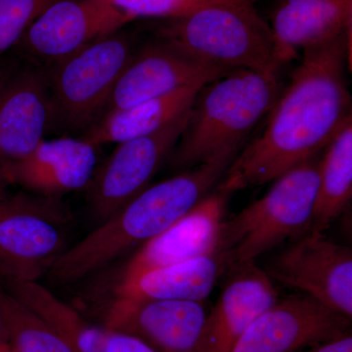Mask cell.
<instances>
[{"mask_svg": "<svg viewBox=\"0 0 352 352\" xmlns=\"http://www.w3.org/2000/svg\"><path fill=\"white\" fill-rule=\"evenodd\" d=\"M98 148L80 136L43 139L27 157L0 173V188L15 185L56 199L87 188L97 170Z\"/></svg>", "mask_w": 352, "mask_h": 352, "instance_id": "cell-15", "label": "cell"}, {"mask_svg": "<svg viewBox=\"0 0 352 352\" xmlns=\"http://www.w3.org/2000/svg\"><path fill=\"white\" fill-rule=\"evenodd\" d=\"M154 36L222 68L281 72L270 24L252 0L208 6L185 17L164 21Z\"/></svg>", "mask_w": 352, "mask_h": 352, "instance_id": "cell-5", "label": "cell"}, {"mask_svg": "<svg viewBox=\"0 0 352 352\" xmlns=\"http://www.w3.org/2000/svg\"><path fill=\"white\" fill-rule=\"evenodd\" d=\"M351 32L303 51L264 126L227 168L217 189L233 194L273 182L323 152L352 119L346 80Z\"/></svg>", "mask_w": 352, "mask_h": 352, "instance_id": "cell-1", "label": "cell"}, {"mask_svg": "<svg viewBox=\"0 0 352 352\" xmlns=\"http://www.w3.org/2000/svg\"><path fill=\"white\" fill-rule=\"evenodd\" d=\"M351 333V318L302 294L259 315L231 352H296Z\"/></svg>", "mask_w": 352, "mask_h": 352, "instance_id": "cell-12", "label": "cell"}, {"mask_svg": "<svg viewBox=\"0 0 352 352\" xmlns=\"http://www.w3.org/2000/svg\"><path fill=\"white\" fill-rule=\"evenodd\" d=\"M280 73L234 69L201 88L166 163L183 171L205 164H232L276 102Z\"/></svg>", "mask_w": 352, "mask_h": 352, "instance_id": "cell-3", "label": "cell"}, {"mask_svg": "<svg viewBox=\"0 0 352 352\" xmlns=\"http://www.w3.org/2000/svg\"><path fill=\"white\" fill-rule=\"evenodd\" d=\"M19 64L20 62L12 58L0 56V95Z\"/></svg>", "mask_w": 352, "mask_h": 352, "instance_id": "cell-27", "label": "cell"}, {"mask_svg": "<svg viewBox=\"0 0 352 352\" xmlns=\"http://www.w3.org/2000/svg\"><path fill=\"white\" fill-rule=\"evenodd\" d=\"M226 273L217 254L147 271L113 285V298L205 302Z\"/></svg>", "mask_w": 352, "mask_h": 352, "instance_id": "cell-20", "label": "cell"}, {"mask_svg": "<svg viewBox=\"0 0 352 352\" xmlns=\"http://www.w3.org/2000/svg\"><path fill=\"white\" fill-rule=\"evenodd\" d=\"M132 22L105 0H58L14 48L25 62L47 68Z\"/></svg>", "mask_w": 352, "mask_h": 352, "instance_id": "cell-8", "label": "cell"}, {"mask_svg": "<svg viewBox=\"0 0 352 352\" xmlns=\"http://www.w3.org/2000/svg\"><path fill=\"white\" fill-rule=\"evenodd\" d=\"M232 71L197 59L154 36L138 44L113 87L106 112L131 107L180 88L203 87Z\"/></svg>", "mask_w": 352, "mask_h": 352, "instance_id": "cell-11", "label": "cell"}, {"mask_svg": "<svg viewBox=\"0 0 352 352\" xmlns=\"http://www.w3.org/2000/svg\"><path fill=\"white\" fill-rule=\"evenodd\" d=\"M296 352H352V336L351 333Z\"/></svg>", "mask_w": 352, "mask_h": 352, "instance_id": "cell-26", "label": "cell"}, {"mask_svg": "<svg viewBox=\"0 0 352 352\" xmlns=\"http://www.w3.org/2000/svg\"><path fill=\"white\" fill-rule=\"evenodd\" d=\"M229 166L201 164L149 185L80 242L69 245L50 274L63 283L75 282L138 249L203 200L217 186Z\"/></svg>", "mask_w": 352, "mask_h": 352, "instance_id": "cell-2", "label": "cell"}, {"mask_svg": "<svg viewBox=\"0 0 352 352\" xmlns=\"http://www.w3.org/2000/svg\"><path fill=\"white\" fill-rule=\"evenodd\" d=\"M72 217L61 199L0 192V277L38 282L69 249Z\"/></svg>", "mask_w": 352, "mask_h": 352, "instance_id": "cell-7", "label": "cell"}, {"mask_svg": "<svg viewBox=\"0 0 352 352\" xmlns=\"http://www.w3.org/2000/svg\"><path fill=\"white\" fill-rule=\"evenodd\" d=\"M230 195L215 187L182 219L139 247L116 273L113 285L147 271L215 254Z\"/></svg>", "mask_w": 352, "mask_h": 352, "instance_id": "cell-14", "label": "cell"}, {"mask_svg": "<svg viewBox=\"0 0 352 352\" xmlns=\"http://www.w3.org/2000/svg\"><path fill=\"white\" fill-rule=\"evenodd\" d=\"M58 0H0V56L19 43L30 25Z\"/></svg>", "mask_w": 352, "mask_h": 352, "instance_id": "cell-25", "label": "cell"}, {"mask_svg": "<svg viewBox=\"0 0 352 352\" xmlns=\"http://www.w3.org/2000/svg\"><path fill=\"white\" fill-rule=\"evenodd\" d=\"M322 153L278 176L261 199L224 220L214 254L226 272L254 263L285 241L307 233L311 222Z\"/></svg>", "mask_w": 352, "mask_h": 352, "instance_id": "cell-4", "label": "cell"}, {"mask_svg": "<svg viewBox=\"0 0 352 352\" xmlns=\"http://www.w3.org/2000/svg\"><path fill=\"white\" fill-rule=\"evenodd\" d=\"M189 112L156 133L119 143L105 163L97 168L85 189L88 206L99 223L151 185L177 144Z\"/></svg>", "mask_w": 352, "mask_h": 352, "instance_id": "cell-9", "label": "cell"}, {"mask_svg": "<svg viewBox=\"0 0 352 352\" xmlns=\"http://www.w3.org/2000/svg\"><path fill=\"white\" fill-rule=\"evenodd\" d=\"M1 283L61 333L75 352H157L134 336L88 320L39 282Z\"/></svg>", "mask_w": 352, "mask_h": 352, "instance_id": "cell-19", "label": "cell"}, {"mask_svg": "<svg viewBox=\"0 0 352 352\" xmlns=\"http://www.w3.org/2000/svg\"><path fill=\"white\" fill-rule=\"evenodd\" d=\"M132 21L141 18L178 19L205 7L230 4L242 0H105Z\"/></svg>", "mask_w": 352, "mask_h": 352, "instance_id": "cell-24", "label": "cell"}, {"mask_svg": "<svg viewBox=\"0 0 352 352\" xmlns=\"http://www.w3.org/2000/svg\"><path fill=\"white\" fill-rule=\"evenodd\" d=\"M0 316L17 352H75L66 339L0 282Z\"/></svg>", "mask_w": 352, "mask_h": 352, "instance_id": "cell-23", "label": "cell"}, {"mask_svg": "<svg viewBox=\"0 0 352 352\" xmlns=\"http://www.w3.org/2000/svg\"><path fill=\"white\" fill-rule=\"evenodd\" d=\"M266 274L352 318V252L323 233L307 232L268 259Z\"/></svg>", "mask_w": 352, "mask_h": 352, "instance_id": "cell-10", "label": "cell"}, {"mask_svg": "<svg viewBox=\"0 0 352 352\" xmlns=\"http://www.w3.org/2000/svg\"><path fill=\"white\" fill-rule=\"evenodd\" d=\"M281 68L352 31V0H278L270 23Z\"/></svg>", "mask_w": 352, "mask_h": 352, "instance_id": "cell-18", "label": "cell"}, {"mask_svg": "<svg viewBox=\"0 0 352 352\" xmlns=\"http://www.w3.org/2000/svg\"><path fill=\"white\" fill-rule=\"evenodd\" d=\"M126 28L44 68L52 108L51 131L82 135L106 112L113 87L139 44Z\"/></svg>", "mask_w": 352, "mask_h": 352, "instance_id": "cell-6", "label": "cell"}, {"mask_svg": "<svg viewBox=\"0 0 352 352\" xmlns=\"http://www.w3.org/2000/svg\"><path fill=\"white\" fill-rule=\"evenodd\" d=\"M0 352H17L9 342L0 347Z\"/></svg>", "mask_w": 352, "mask_h": 352, "instance_id": "cell-29", "label": "cell"}, {"mask_svg": "<svg viewBox=\"0 0 352 352\" xmlns=\"http://www.w3.org/2000/svg\"><path fill=\"white\" fill-rule=\"evenodd\" d=\"M52 127L45 71L20 63L0 95V173L27 157Z\"/></svg>", "mask_w": 352, "mask_h": 352, "instance_id": "cell-16", "label": "cell"}, {"mask_svg": "<svg viewBox=\"0 0 352 352\" xmlns=\"http://www.w3.org/2000/svg\"><path fill=\"white\" fill-rule=\"evenodd\" d=\"M201 88H180L131 107L108 111L80 138L101 147L151 135L188 112Z\"/></svg>", "mask_w": 352, "mask_h": 352, "instance_id": "cell-21", "label": "cell"}, {"mask_svg": "<svg viewBox=\"0 0 352 352\" xmlns=\"http://www.w3.org/2000/svg\"><path fill=\"white\" fill-rule=\"evenodd\" d=\"M226 273L217 303L208 312L198 352H231L252 322L280 300L273 280L254 263Z\"/></svg>", "mask_w": 352, "mask_h": 352, "instance_id": "cell-17", "label": "cell"}, {"mask_svg": "<svg viewBox=\"0 0 352 352\" xmlns=\"http://www.w3.org/2000/svg\"><path fill=\"white\" fill-rule=\"evenodd\" d=\"M7 342H9L8 335H7L4 322L2 320L1 316H0V347L7 344Z\"/></svg>", "mask_w": 352, "mask_h": 352, "instance_id": "cell-28", "label": "cell"}, {"mask_svg": "<svg viewBox=\"0 0 352 352\" xmlns=\"http://www.w3.org/2000/svg\"><path fill=\"white\" fill-rule=\"evenodd\" d=\"M352 198V119L322 152L314 214L307 232L324 233Z\"/></svg>", "mask_w": 352, "mask_h": 352, "instance_id": "cell-22", "label": "cell"}, {"mask_svg": "<svg viewBox=\"0 0 352 352\" xmlns=\"http://www.w3.org/2000/svg\"><path fill=\"white\" fill-rule=\"evenodd\" d=\"M207 315L204 302L113 298L101 309V324L157 352H198Z\"/></svg>", "mask_w": 352, "mask_h": 352, "instance_id": "cell-13", "label": "cell"}]
</instances>
